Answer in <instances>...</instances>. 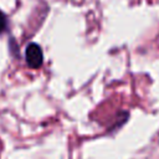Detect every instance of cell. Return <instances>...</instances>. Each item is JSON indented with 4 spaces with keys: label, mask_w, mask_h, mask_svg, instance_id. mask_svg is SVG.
<instances>
[{
    "label": "cell",
    "mask_w": 159,
    "mask_h": 159,
    "mask_svg": "<svg viewBox=\"0 0 159 159\" xmlns=\"http://www.w3.org/2000/svg\"><path fill=\"white\" fill-rule=\"evenodd\" d=\"M5 27H6V17H5V15L0 11V32H2V31L5 30Z\"/></svg>",
    "instance_id": "cell-2"
},
{
    "label": "cell",
    "mask_w": 159,
    "mask_h": 159,
    "mask_svg": "<svg viewBox=\"0 0 159 159\" xmlns=\"http://www.w3.org/2000/svg\"><path fill=\"white\" fill-rule=\"evenodd\" d=\"M25 58L27 65L31 68H40L42 62H43V55H42V50L37 43H30L26 47L25 51Z\"/></svg>",
    "instance_id": "cell-1"
}]
</instances>
